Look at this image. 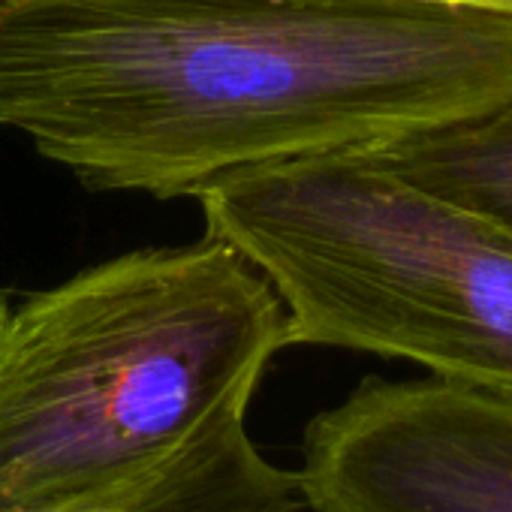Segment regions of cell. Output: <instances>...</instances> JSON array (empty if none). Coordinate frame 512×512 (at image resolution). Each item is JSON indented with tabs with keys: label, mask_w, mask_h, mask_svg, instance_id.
<instances>
[{
	"label": "cell",
	"mask_w": 512,
	"mask_h": 512,
	"mask_svg": "<svg viewBox=\"0 0 512 512\" xmlns=\"http://www.w3.org/2000/svg\"><path fill=\"white\" fill-rule=\"evenodd\" d=\"M512 103V16L428 0H0V127L91 190L199 196Z\"/></svg>",
	"instance_id": "1"
},
{
	"label": "cell",
	"mask_w": 512,
	"mask_h": 512,
	"mask_svg": "<svg viewBox=\"0 0 512 512\" xmlns=\"http://www.w3.org/2000/svg\"><path fill=\"white\" fill-rule=\"evenodd\" d=\"M287 317L223 241L142 247L28 296L0 335V512H79L247 419Z\"/></svg>",
	"instance_id": "2"
},
{
	"label": "cell",
	"mask_w": 512,
	"mask_h": 512,
	"mask_svg": "<svg viewBox=\"0 0 512 512\" xmlns=\"http://www.w3.org/2000/svg\"><path fill=\"white\" fill-rule=\"evenodd\" d=\"M205 235L260 272L287 347L404 359L512 398V229L362 151L260 166L199 196Z\"/></svg>",
	"instance_id": "3"
},
{
	"label": "cell",
	"mask_w": 512,
	"mask_h": 512,
	"mask_svg": "<svg viewBox=\"0 0 512 512\" xmlns=\"http://www.w3.org/2000/svg\"><path fill=\"white\" fill-rule=\"evenodd\" d=\"M293 473L314 512H512V398L368 377L311 419Z\"/></svg>",
	"instance_id": "4"
},
{
	"label": "cell",
	"mask_w": 512,
	"mask_h": 512,
	"mask_svg": "<svg viewBox=\"0 0 512 512\" xmlns=\"http://www.w3.org/2000/svg\"><path fill=\"white\" fill-rule=\"evenodd\" d=\"M296 473L269 461L247 419L217 425L136 488L79 512H299Z\"/></svg>",
	"instance_id": "5"
},
{
	"label": "cell",
	"mask_w": 512,
	"mask_h": 512,
	"mask_svg": "<svg viewBox=\"0 0 512 512\" xmlns=\"http://www.w3.org/2000/svg\"><path fill=\"white\" fill-rule=\"evenodd\" d=\"M359 151L512 229V103Z\"/></svg>",
	"instance_id": "6"
},
{
	"label": "cell",
	"mask_w": 512,
	"mask_h": 512,
	"mask_svg": "<svg viewBox=\"0 0 512 512\" xmlns=\"http://www.w3.org/2000/svg\"><path fill=\"white\" fill-rule=\"evenodd\" d=\"M428 4H452V7H473V10H494L512 16V0H428Z\"/></svg>",
	"instance_id": "7"
},
{
	"label": "cell",
	"mask_w": 512,
	"mask_h": 512,
	"mask_svg": "<svg viewBox=\"0 0 512 512\" xmlns=\"http://www.w3.org/2000/svg\"><path fill=\"white\" fill-rule=\"evenodd\" d=\"M10 299H7V293L0 290V335H4V326H7V317H10Z\"/></svg>",
	"instance_id": "8"
}]
</instances>
